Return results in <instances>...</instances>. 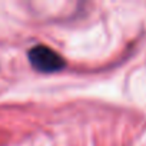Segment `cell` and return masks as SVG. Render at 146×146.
Returning a JSON list of instances; mask_svg holds the SVG:
<instances>
[{
  "label": "cell",
  "mask_w": 146,
  "mask_h": 146,
  "mask_svg": "<svg viewBox=\"0 0 146 146\" xmlns=\"http://www.w3.org/2000/svg\"><path fill=\"white\" fill-rule=\"evenodd\" d=\"M29 60L36 70L46 72V73L57 72L64 66L63 57L59 53H56L53 49L43 46V44H39V46H35L33 49H30Z\"/></svg>",
  "instance_id": "6da1fadb"
}]
</instances>
